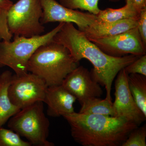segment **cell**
<instances>
[{
    "label": "cell",
    "instance_id": "1",
    "mask_svg": "<svg viewBox=\"0 0 146 146\" xmlns=\"http://www.w3.org/2000/svg\"><path fill=\"white\" fill-rule=\"evenodd\" d=\"M52 41L67 48L76 62L86 59L91 62L94 67L90 72L92 78L104 86L106 99L111 102L112 83L118 73L141 56L130 54L116 57L108 55L72 23H64Z\"/></svg>",
    "mask_w": 146,
    "mask_h": 146
},
{
    "label": "cell",
    "instance_id": "2",
    "mask_svg": "<svg viewBox=\"0 0 146 146\" xmlns=\"http://www.w3.org/2000/svg\"><path fill=\"white\" fill-rule=\"evenodd\" d=\"M63 117L71 127L75 141L83 146H119L138 127L120 117L74 112Z\"/></svg>",
    "mask_w": 146,
    "mask_h": 146
},
{
    "label": "cell",
    "instance_id": "3",
    "mask_svg": "<svg viewBox=\"0 0 146 146\" xmlns=\"http://www.w3.org/2000/svg\"><path fill=\"white\" fill-rule=\"evenodd\" d=\"M78 65L67 48L52 41L35 52L28 63L27 71L42 78L50 86L61 85Z\"/></svg>",
    "mask_w": 146,
    "mask_h": 146
},
{
    "label": "cell",
    "instance_id": "4",
    "mask_svg": "<svg viewBox=\"0 0 146 146\" xmlns=\"http://www.w3.org/2000/svg\"><path fill=\"white\" fill-rule=\"evenodd\" d=\"M63 24L59 23L50 31L42 35L31 37L14 36L12 42L0 40V68L8 67L18 76L28 72V63L32 55L39 47L52 42Z\"/></svg>",
    "mask_w": 146,
    "mask_h": 146
},
{
    "label": "cell",
    "instance_id": "5",
    "mask_svg": "<svg viewBox=\"0 0 146 146\" xmlns=\"http://www.w3.org/2000/svg\"><path fill=\"white\" fill-rule=\"evenodd\" d=\"M44 102L39 101L21 109L8 120V127L27 139L31 145L54 146L48 140L50 123L44 111Z\"/></svg>",
    "mask_w": 146,
    "mask_h": 146
},
{
    "label": "cell",
    "instance_id": "6",
    "mask_svg": "<svg viewBox=\"0 0 146 146\" xmlns=\"http://www.w3.org/2000/svg\"><path fill=\"white\" fill-rule=\"evenodd\" d=\"M43 9L40 0H19L7 13V24L13 36L26 37L42 35L45 28L40 22Z\"/></svg>",
    "mask_w": 146,
    "mask_h": 146
},
{
    "label": "cell",
    "instance_id": "7",
    "mask_svg": "<svg viewBox=\"0 0 146 146\" xmlns=\"http://www.w3.org/2000/svg\"><path fill=\"white\" fill-rule=\"evenodd\" d=\"M48 87L43 79L32 73L15 74L9 86V96L12 104L21 110L36 102H44Z\"/></svg>",
    "mask_w": 146,
    "mask_h": 146
},
{
    "label": "cell",
    "instance_id": "8",
    "mask_svg": "<svg viewBox=\"0 0 146 146\" xmlns=\"http://www.w3.org/2000/svg\"><path fill=\"white\" fill-rule=\"evenodd\" d=\"M89 39L103 52L113 57L146 54V46L142 41L137 27L114 36Z\"/></svg>",
    "mask_w": 146,
    "mask_h": 146
},
{
    "label": "cell",
    "instance_id": "9",
    "mask_svg": "<svg viewBox=\"0 0 146 146\" xmlns=\"http://www.w3.org/2000/svg\"><path fill=\"white\" fill-rule=\"evenodd\" d=\"M128 75L124 68L117 75L115 82V100L112 103L114 117H120L135 123L139 126L146 117L137 106L128 84Z\"/></svg>",
    "mask_w": 146,
    "mask_h": 146
},
{
    "label": "cell",
    "instance_id": "10",
    "mask_svg": "<svg viewBox=\"0 0 146 146\" xmlns=\"http://www.w3.org/2000/svg\"><path fill=\"white\" fill-rule=\"evenodd\" d=\"M40 2L43 9L40 20L42 25L54 22L72 23L82 31L97 21L96 15L67 8L56 0H40Z\"/></svg>",
    "mask_w": 146,
    "mask_h": 146
},
{
    "label": "cell",
    "instance_id": "11",
    "mask_svg": "<svg viewBox=\"0 0 146 146\" xmlns=\"http://www.w3.org/2000/svg\"><path fill=\"white\" fill-rule=\"evenodd\" d=\"M61 85L70 92L81 104L93 98H100L103 91L99 84L94 80L88 69L78 66L69 73Z\"/></svg>",
    "mask_w": 146,
    "mask_h": 146
},
{
    "label": "cell",
    "instance_id": "12",
    "mask_svg": "<svg viewBox=\"0 0 146 146\" xmlns=\"http://www.w3.org/2000/svg\"><path fill=\"white\" fill-rule=\"evenodd\" d=\"M76 97L62 85L48 86L44 103L48 106L47 114L59 117L75 112L74 104Z\"/></svg>",
    "mask_w": 146,
    "mask_h": 146
},
{
    "label": "cell",
    "instance_id": "13",
    "mask_svg": "<svg viewBox=\"0 0 146 146\" xmlns=\"http://www.w3.org/2000/svg\"><path fill=\"white\" fill-rule=\"evenodd\" d=\"M138 19L129 18L117 21L96 23L84 29L88 39H99L121 34L137 27Z\"/></svg>",
    "mask_w": 146,
    "mask_h": 146
},
{
    "label": "cell",
    "instance_id": "14",
    "mask_svg": "<svg viewBox=\"0 0 146 146\" xmlns=\"http://www.w3.org/2000/svg\"><path fill=\"white\" fill-rule=\"evenodd\" d=\"M12 75L9 71H5L0 75V127L21 110L12 104L9 96L8 89Z\"/></svg>",
    "mask_w": 146,
    "mask_h": 146
},
{
    "label": "cell",
    "instance_id": "15",
    "mask_svg": "<svg viewBox=\"0 0 146 146\" xmlns=\"http://www.w3.org/2000/svg\"><path fill=\"white\" fill-rule=\"evenodd\" d=\"M128 84L137 106L146 117V76L138 74L128 75Z\"/></svg>",
    "mask_w": 146,
    "mask_h": 146
},
{
    "label": "cell",
    "instance_id": "16",
    "mask_svg": "<svg viewBox=\"0 0 146 146\" xmlns=\"http://www.w3.org/2000/svg\"><path fill=\"white\" fill-rule=\"evenodd\" d=\"M140 13L133 5L126 3L124 6L120 8H108L101 10L96 16L98 22L107 23L129 18L138 19Z\"/></svg>",
    "mask_w": 146,
    "mask_h": 146
},
{
    "label": "cell",
    "instance_id": "17",
    "mask_svg": "<svg viewBox=\"0 0 146 146\" xmlns=\"http://www.w3.org/2000/svg\"><path fill=\"white\" fill-rule=\"evenodd\" d=\"M79 113L84 114H95L114 117L112 102L106 99L93 98L86 100L81 104Z\"/></svg>",
    "mask_w": 146,
    "mask_h": 146
},
{
    "label": "cell",
    "instance_id": "18",
    "mask_svg": "<svg viewBox=\"0 0 146 146\" xmlns=\"http://www.w3.org/2000/svg\"><path fill=\"white\" fill-rule=\"evenodd\" d=\"M100 0H59V3L67 8L86 11L96 15L101 10L98 6ZM112 1L118 0H112Z\"/></svg>",
    "mask_w": 146,
    "mask_h": 146
},
{
    "label": "cell",
    "instance_id": "19",
    "mask_svg": "<svg viewBox=\"0 0 146 146\" xmlns=\"http://www.w3.org/2000/svg\"><path fill=\"white\" fill-rule=\"evenodd\" d=\"M13 4L11 0H0V40L11 41L13 36L7 24V13Z\"/></svg>",
    "mask_w": 146,
    "mask_h": 146
},
{
    "label": "cell",
    "instance_id": "20",
    "mask_svg": "<svg viewBox=\"0 0 146 146\" xmlns=\"http://www.w3.org/2000/svg\"><path fill=\"white\" fill-rule=\"evenodd\" d=\"M31 146L29 142L23 141L15 131L0 127V146Z\"/></svg>",
    "mask_w": 146,
    "mask_h": 146
},
{
    "label": "cell",
    "instance_id": "21",
    "mask_svg": "<svg viewBox=\"0 0 146 146\" xmlns=\"http://www.w3.org/2000/svg\"><path fill=\"white\" fill-rule=\"evenodd\" d=\"M146 125L136 128L129 135L122 146H146Z\"/></svg>",
    "mask_w": 146,
    "mask_h": 146
},
{
    "label": "cell",
    "instance_id": "22",
    "mask_svg": "<svg viewBox=\"0 0 146 146\" xmlns=\"http://www.w3.org/2000/svg\"><path fill=\"white\" fill-rule=\"evenodd\" d=\"M124 69L128 74H138L146 76V55L140 56Z\"/></svg>",
    "mask_w": 146,
    "mask_h": 146
},
{
    "label": "cell",
    "instance_id": "23",
    "mask_svg": "<svg viewBox=\"0 0 146 146\" xmlns=\"http://www.w3.org/2000/svg\"><path fill=\"white\" fill-rule=\"evenodd\" d=\"M137 27L142 41L146 46V8L140 11Z\"/></svg>",
    "mask_w": 146,
    "mask_h": 146
},
{
    "label": "cell",
    "instance_id": "24",
    "mask_svg": "<svg viewBox=\"0 0 146 146\" xmlns=\"http://www.w3.org/2000/svg\"><path fill=\"white\" fill-rule=\"evenodd\" d=\"M126 3L133 5L139 11L146 8V0H125Z\"/></svg>",
    "mask_w": 146,
    "mask_h": 146
}]
</instances>
